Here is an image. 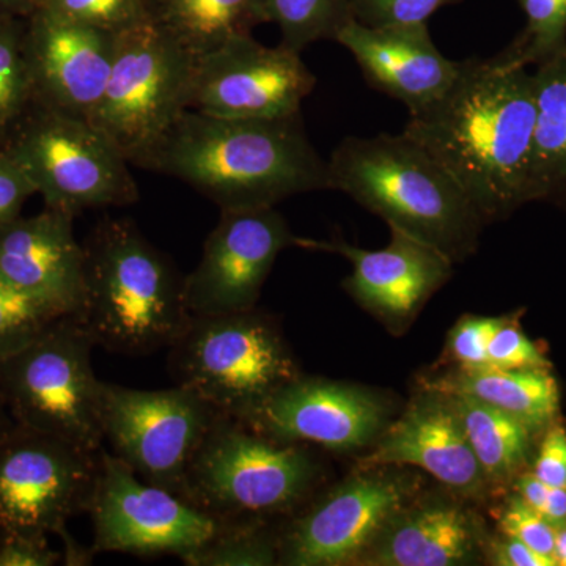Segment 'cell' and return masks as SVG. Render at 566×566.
Returning <instances> with one entry per match:
<instances>
[{
	"label": "cell",
	"instance_id": "obj_1",
	"mask_svg": "<svg viewBox=\"0 0 566 566\" xmlns=\"http://www.w3.org/2000/svg\"><path fill=\"white\" fill-rule=\"evenodd\" d=\"M534 76L501 54L461 62L449 91L403 133L441 164L488 223L528 203Z\"/></svg>",
	"mask_w": 566,
	"mask_h": 566
},
{
	"label": "cell",
	"instance_id": "obj_27",
	"mask_svg": "<svg viewBox=\"0 0 566 566\" xmlns=\"http://www.w3.org/2000/svg\"><path fill=\"white\" fill-rule=\"evenodd\" d=\"M266 517L221 520L218 534L192 554L188 566L279 565L281 526Z\"/></svg>",
	"mask_w": 566,
	"mask_h": 566
},
{
	"label": "cell",
	"instance_id": "obj_28",
	"mask_svg": "<svg viewBox=\"0 0 566 566\" xmlns=\"http://www.w3.org/2000/svg\"><path fill=\"white\" fill-rule=\"evenodd\" d=\"M268 11L281 29V44L300 54L316 41L337 43L354 21L353 0H268Z\"/></svg>",
	"mask_w": 566,
	"mask_h": 566
},
{
	"label": "cell",
	"instance_id": "obj_23",
	"mask_svg": "<svg viewBox=\"0 0 566 566\" xmlns=\"http://www.w3.org/2000/svg\"><path fill=\"white\" fill-rule=\"evenodd\" d=\"M423 387L475 398L521 420L534 433L556 422L560 409V390L551 368H458L457 371L430 379Z\"/></svg>",
	"mask_w": 566,
	"mask_h": 566
},
{
	"label": "cell",
	"instance_id": "obj_10",
	"mask_svg": "<svg viewBox=\"0 0 566 566\" xmlns=\"http://www.w3.org/2000/svg\"><path fill=\"white\" fill-rule=\"evenodd\" d=\"M219 415L186 387L140 390L102 382L104 446L142 480L182 499L192 458Z\"/></svg>",
	"mask_w": 566,
	"mask_h": 566
},
{
	"label": "cell",
	"instance_id": "obj_36",
	"mask_svg": "<svg viewBox=\"0 0 566 566\" xmlns=\"http://www.w3.org/2000/svg\"><path fill=\"white\" fill-rule=\"evenodd\" d=\"M461 0H353L354 20L360 24L379 25L417 24L427 22L447 6Z\"/></svg>",
	"mask_w": 566,
	"mask_h": 566
},
{
	"label": "cell",
	"instance_id": "obj_30",
	"mask_svg": "<svg viewBox=\"0 0 566 566\" xmlns=\"http://www.w3.org/2000/svg\"><path fill=\"white\" fill-rule=\"evenodd\" d=\"M527 24L512 44L499 52L517 66H536L566 50V0H516Z\"/></svg>",
	"mask_w": 566,
	"mask_h": 566
},
{
	"label": "cell",
	"instance_id": "obj_12",
	"mask_svg": "<svg viewBox=\"0 0 566 566\" xmlns=\"http://www.w3.org/2000/svg\"><path fill=\"white\" fill-rule=\"evenodd\" d=\"M405 469L360 468L359 474L316 494L300 512L285 517L279 565H354L390 517L419 493V476Z\"/></svg>",
	"mask_w": 566,
	"mask_h": 566
},
{
	"label": "cell",
	"instance_id": "obj_13",
	"mask_svg": "<svg viewBox=\"0 0 566 566\" xmlns=\"http://www.w3.org/2000/svg\"><path fill=\"white\" fill-rule=\"evenodd\" d=\"M88 513L95 554L177 556L182 564L218 534L221 520L142 480L106 447Z\"/></svg>",
	"mask_w": 566,
	"mask_h": 566
},
{
	"label": "cell",
	"instance_id": "obj_46",
	"mask_svg": "<svg viewBox=\"0 0 566 566\" xmlns=\"http://www.w3.org/2000/svg\"><path fill=\"white\" fill-rule=\"evenodd\" d=\"M554 558H556L557 566H566V527L557 531Z\"/></svg>",
	"mask_w": 566,
	"mask_h": 566
},
{
	"label": "cell",
	"instance_id": "obj_42",
	"mask_svg": "<svg viewBox=\"0 0 566 566\" xmlns=\"http://www.w3.org/2000/svg\"><path fill=\"white\" fill-rule=\"evenodd\" d=\"M542 515L556 531L566 527V488H549Z\"/></svg>",
	"mask_w": 566,
	"mask_h": 566
},
{
	"label": "cell",
	"instance_id": "obj_18",
	"mask_svg": "<svg viewBox=\"0 0 566 566\" xmlns=\"http://www.w3.org/2000/svg\"><path fill=\"white\" fill-rule=\"evenodd\" d=\"M117 36L35 11L24 33L35 104L91 120L109 81Z\"/></svg>",
	"mask_w": 566,
	"mask_h": 566
},
{
	"label": "cell",
	"instance_id": "obj_22",
	"mask_svg": "<svg viewBox=\"0 0 566 566\" xmlns=\"http://www.w3.org/2000/svg\"><path fill=\"white\" fill-rule=\"evenodd\" d=\"M464 501L417 493L354 565L458 566L486 560L490 536L485 524Z\"/></svg>",
	"mask_w": 566,
	"mask_h": 566
},
{
	"label": "cell",
	"instance_id": "obj_8",
	"mask_svg": "<svg viewBox=\"0 0 566 566\" xmlns=\"http://www.w3.org/2000/svg\"><path fill=\"white\" fill-rule=\"evenodd\" d=\"M48 208L76 216L139 200L129 161L91 120L33 104L2 145Z\"/></svg>",
	"mask_w": 566,
	"mask_h": 566
},
{
	"label": "cell",
	"instance_id": "obj_11",
	"mask_svg": "<svg viewBox=\"0 0 566 566\" xmlns=\"http://www.w3.org/2000/svg\"><path fill=\"white\" fill-rule=\"evenodd\" d=\"M99 452L17 427L0 442V538L61 535L91 509Z\"/></svg>",
	"mask_w": 566,
	"mask_h": 566
},
{
	"label": "cell",
	"instance_id": "obj_19",
	"mask_svg": "<svg viewBox=\"0 0 566 566\" xmlns=\"http://www.w3.org/2000/svg\"><path fill=\"white\" fill-rule=\"evenodd\" d=\"M359 465L422 469L464 499H480L490 486L449 395L427 387L397 422L385 428Z\"/></svg>",
	"mask_w": 566,
	"mask_h": 566
},
{
	"label": "cell",
	"instance_id": "obj_32",
	"mask_svg": "<svg viewBox=\"0 0 566 566\" xmlns=\"http://www.w3.org/2000/svg\"><path fill=\"white\" fill-rule=\"evenodd\" d=\"M40 10L114 35L153 21V0H46Z\"/></svg>",
	"mask_w": 566,
	"mask_h": 566
},
{
	"label": "cell",
	"instance_id": "obj_24",
	"mask_svg": "<svg viewBox=\"0 0 566 566\" xmlns=\"http://www.w3.org/2000/svg\"><path fill=\"white\" fill-rule=\"evenodd\" d=\"M536 118L528 167V203L566 210V50L535 66Z\"/></svg>",
	"mask_w": 566,
	"mask_h": 566
},
{
	"label": "cell",
	"instance_id": "obj_45",
	"mask_svg": "<svg viewBox=\"0 0 566 566\" xmlns=\"http://www.w3.org/2000/svg\"><path fill=\"white\" fill-rule=\"evenodd\" d=\"M17 427L13 417H11L6 401H3L2 394H0V442L9 436L10 431Z\"/></svg>",
	"mask_w": 566,
	"mask_h": 566
},
{
	"label": "cell",
	"instance_id": "obj_38",
	"mask_svg": "<svg viewBox=\"0 0 566 566\" xmlns=\"http://www.w3.org/2000/svg\"><path fill=\"white\" fill-rule=\"evenodd\" d=\"M61 562L62 553L52 549L48 536L0 538V566H52Z\"/></svg>",
	"mask_w": 566,
	"mask_h": 566
},
{
	"label": "cell",
	"instance_id": "obj_44",
	"mask_svg": "<svg viewBox=\"0 0 566 566\" xmlns=\"http://www.w3.org/2000/svg\"><path fill=\"white\" fill-rule=\"evenodd\" d=\"M46 0H0V14L28 20L39 11Z\"/></svg>",
	"mask_w": 566,
	"mask_h": 566
},
{
	"label": "cell",
	"instance_id": "obj_37",
	"mask_svg": "<svg viewBox=\"0 0 566 566\" xmlns=\"http://www.w3.org/2000/svg\"><path fill=\"white\" fill-rule=\"evenodd\" d=\"M33 193L36 191L28 175L0 148V230L20 218L22 207Z\"/></svg>",
	"mask_w": 566,
	"mask_h": 566
},
{
	"label": "cell",
	"instance_id": "obj_9",
	"mask_svg": "<svg viewBox=\"0 0 566 566\" xmlns=\"http://www.w3.org/2000/svg\"><path fill=\"white\" fill-rule=\"evenodd\" d=\"M196 57L155 21L117 36L106 91L91 122L137 163L189 109Z\"/></svg>",
	"mask_w": 566,
	"mask_h": 566
},
{
	"label": "cell",
	"instance_id": "obj_20",
	"mask_svg": "<svg viewBox=\"0 0 566 566\" xmlns=\"http://www.w3.org/2000/svg\"><path fill=\"white\" fill-rule=\"evenodd\" d=\"M74 216L44 208L0 230V274L61 316L84 307L85 252L74 237Z\"/></svg>",
	"mask_w": 566,
	"mask_h": 566
},
{
	"label": "cell",
	"instance_id": "obj_26",
	"mask_svg": "<svg viewBox=\"0 0 566 566\" xmlns=\"http://www.w3.org/2000/svg\"><path fill=\"white\" fill-rule=\"evenodd\" d=\"M449 395V394H446ZM490 485H504L527 464L534 431L504 411L464 395H449Z\"/></svg>",
	"mask_w": 566,
	"mask_h": 566
},
{
	"label": "cell",
	"instance_id": "obj_3",
	"mask_svg": "<svg viewBox=\"0 0 566 566\" xmlns=\"http://www.w3.org/2000/svg\"><path fill=\"white\" fill-rule=\"evenodd\" d=\"M331 189L356 200L389 229L453 264L479 249L486 226L474 203L422 145L401 134L345 137L327 159Z\"/></svg>",
	"mask_w": 566,
	"mask_h": 566
},
{
	"label": "cell",
	"instance_id": "obj_17",
	"mask_svg": "<svg viewBox=\"0 0 566 566\" xmlns=\"http://www.w3.org/2000/svg\"><path fill=\"white\" fill-rule=\"evenodd\" d=\"M387 405L365 387L323 378L283 386L241 422L279 441L348 452L385 431Z\"/></svg>",
	"mask_w": 566,
	"mask_h": 566
},
{
	"label": "cell",
	"instance_id": "obj_34",
	"mask_svg": "<svg viewBox=\"0 0 566 566\" xmlns=\"http://www.w3.org/2000/svg\"><path fill=\"white\" fill-rule=\"evenodd\" d=\"M497 524L502 534L526 543L536 553L556 562L554 558L556 528L551 526L542 513L528 506L516 493L510 495L509 501L502 506Z\"/></svg>",
	"mask_w": 566,
	"mask_h": 566
},
{
	"label": "cell",
	"instance_id": "obj_31",
	"mask_svg": "<svg viewBox=\"0 0 566 566\" xmlns=\"http://www.w3.org/2000/svg\"><path fill=\"white\" fill-rule=\"evenodd\" d=\"M63 316L0 274V363Z\"/></svg>",
	"mask_w": 566,
	"mask_h": 566
},
{
	"label": "cell",
	"instance_id": "obj_25",
	"mask_svg": "<svg viewBox=\"0 0 566 566\" xmlns=\"http://www.w3.org/2000/svg\"><path fill=\"white\" fill-rule=\"evenodd\" d=\"M153 21L193 57L270 22L268 0H153Z\"/></svg>",
	"mask_w": 566,
	"mask_h": 566
},
{
	"label": "cell",
	"instance_id": "obj_15",
	"mask_svg": "<svg viewBox=\"0 0 566 566\" xmlns=\"http://www.w3.org/2000/svg\"><path fill=\"white\" fill-rule=\"evenodd\" d=\"M297 237L275 207L221 210L207 238L202 259L185 275L192 315L252 311L279 253L296 248Z\"/></svg>",
	"mask_w": 566,
	"mask_h": 566
},
{
	"label": "cell",
	"instance_id": "obj_4",
	"mask_svg": "<svg viewBox=\"0 0 566 566\" xmlns=\"http://www.w3.org/2000/svg\"><path fill=\"white\" fill-rule=\"evenodd\" d=\"M77 316L96 346L144 356L169 348L191 319L185 275L129 219H104L84 243Z\"/></svg>",
	"mask_w": 566,
	"mask_h": 566
},
{
	"label": "cell",
	"instance_id": "obj_2",
	"mask_svg": "<svg viewBox=\"0 0 566 566\" xmlns=\"http://www.w3.org/2000/svg\"><path fill=\"white\" fill-rule=\"evenodd\" d=\"M208 197L221 210L270 208L305 192L333 191L327 159L303 112L282 118H222L188 109L139 163Z\"/></svg>",
	"mask_w": 566,
	"mask_h": 566
},
{
	"label": "cell",
	"instance_id": "obj_41",
	"mask_svg": "<svg viewBox=\"0 0 566 566\" xmlns=\"http://www.w3.org/2000/svg\"><path fill=\"white\" fill-rule=\"evenodd\" d=\"M513 483H515V493L520 495L528 506L542 513L547 493H549V486H547L545 482H542L534 472L517 475L516 479L513 480Z\"/></svg>",
	"mask_w": 566,
	"mask_h": 566
},
{
	"label": "cell",
	"instance_id": "obj_7",
	"mask_svg": "<svg viewBox=\"0 0 566 566\" xmlns=\"http://www.w3.org/2000/svg\"><path fill=\"white\" fill-rule=\"evenodd\" d=\"M95 342L80 319L63 316L0 363V394L14 423L99 452L102 382Z\"/></svg>",
	"mask_w": 566,
	"mask_h": 566
},
{
	"label": "cell",
	"instance_id": "obj_16",
	"mask_svg": "<svg viewBox=\"0 0 566 566\" xmlns=\"http://www.w3.org/2000/svg\"><path fill=\"white\" fill-rule=\"evenodd\" d=\"M296 248L337 253L353 271L342 286L357 305L394 335H403L424 304L450 281L453 264L441 252L390 229L379 251L356 248L344 240L318 241L297 237Z\"/></svg>",
	"mask_w": 566,
	"mask_h": 566
},
{
	"label": "cell",
	"instance_id": "obj_5",
	"mask_svg": "<svg viewBox=\"0 0 566 566\" xmlns=\"http://www.w3.org/2000/svg\"><path fill=\"white\" fill-rule=\"evenodd\" d=\"M322 480L311 447L219 415L189 465L186 501L218 520H285L315 497Z\"/></svg>",
	"mask_w": 566,
	"mask_h": 566
},
{
	"label": "cell",
	"instance_id": "obj_14",
	"mask_svg": "<svg viewBox=\"0 0 566 566\" xmlns=\"http://www.w3.org/2000/svg\"><path fill=\"white\" fill-rule=\"evenodd\" d=\"M315 85L300 52L264 46L245 33L196 59L189 109L222 118L290 117L301 114Z\"/></svg>",
	"mask_w": 566,
	"mask_h": 566
},
{
	"label": "cell",
	"instance_id": "obj_21",
	"mask_svg": "<svg viewBox=\"0 0 566 566\" xmlns=\"http://www.w3.org/2000/svg\"><path fill=\"white\" fill-rule=\"evenodd\" d=\"M337 43L352 52L365 82L403 103L409 115L438 102L461 69L436 48L427 22L370 28L354 20Z\"/></svg>",
	"mask_w": 566,
	"mask_h": 566
},
{
	"label": "cell",
	"instance_id": "obj_43",
	"mask_svg": "<svg viewBox=\"0 0 566 566\" xmlns=\"http://www.w3.org/2000/svg\"><path fill=\"white\" fill-rule=\"evenodd\" d=\"M63 542L62 564L63 565H91L92 558L96 556L93 553L92 546L85 547L77 543L69 534V531H63L61 535Z\"/></svg>",
	"mask_w": 566,
	"mask_h": 566
},
{
	"label": "cell",
	"instance_id": "obj_33",
	"mask_svg": "<svg viewBox=\"0 0 566 566\" xmlns=\"http://www.w3.org/2000/svg\"><path fill=\"white\" fill-rule=\"evenodd\" d=\"M505 316L464 315L447 337V353L458 368L488 367V345Z\"/></svg>",
	"mask_w": 566,
	"mask_h": 566
},
{
	"label": "cell",
	"instance_id": "obj_35",
	"mask_svg": "<svg viewBox=\"0 0 566 566\" xmlns=\"http://www.w3.org/2000/svg\"><path fill=\"white\" fill-rule=\"evenodd\" d=\"M505 316L488 345V367L497 370L551 368L545 354L521 329L516 319Z\"/></svg>",
	"mask_w": 566,
	"mask_h": 566
},
{
	"label": "cell",
	"instance_id": "obj_40",
	"mask_svg": "<svg viewBox=\"0 0 566 566\" xmlns=\"http://www.w3.org/2000/svg\"><path fill=\"white\" fill-rule=\"evenodd\" d=\"M486 560L495 566H557L556 562L536 553L526 543L504 534L499 538H490Z\"/></svg>",
	"mask_w": 566,
	"mask_h": 566
},
{
	"label": "cell",
	"instance_id": "obj_39",
	"mask_svg": "<svg viewBox=\"0 0 566 566\" xmlns=\"http://www.w3.org/2000/svg\"><path fill=\"white\" fill-rule=\"evenodd\" d=\"M534 474L549 488H566V428L553 423L546 428L534 464Z\"/></svg>",
	"mask_w": 566,
	"mask_h": 566
},
{
	"label": "cell",
	"instance_id": "obj_29",
	"mask_svg": "<svg viewBox=\"0 0 566 566\" xmlns=\"http://www.w3.org/2000/svg\"><path fill=\"white\" fill-rule=\"evenodd\" d=\"M24 33L25 20L0 14V147L35 104Z\"/></svg>",
	"mask_w": 566,
	"mask_h": 566
},
{
	"label": "cell",
	"instance_id": "obj_6",
	"mask_svg": "<svg viewBox=\"0 0 566 566\" xmlns=\"http://www.w3.org/2000/svg\"><path fill=\"white\" fill-rule=\"evenodd\" d=\"M167 349L175 385L238 420L303 375L277 324L255 308L192 315Z\"/></svg>",
	"mask_w": 566,
	"mask_h": 566
}]
</instances>
